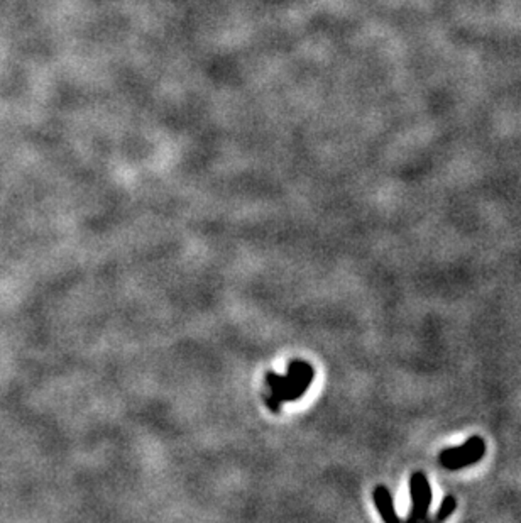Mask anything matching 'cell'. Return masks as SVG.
<instances>
[{
	"mask_svg": "<svg viewBox=\"0 0 521 523\" xmlns=\"http://www.w3.org/2000/svg\"><path fill=\"white\" fill-rule=\"evenodd\" d=\"M486 456V442L479 435H473L464 444L447 447L440 452V464L448 471H460L477 464Z\"/></svg>",
	"mask_w": 521,
	"mask_h": 523,
	"instance_id": "2",
	"label": "cell"
},
{
	"mask_svg": "<svg viewBox=\"0 0 521 523\" xmlns=\"http://www.w3.org/2000/svg\"><path fill=\"white\" fill-rule=\"evenodd\" d=\"M315 378V369L305 361H293L288 366V374L281 376L276 373L266 374V383L271 395L266 398V403L273 412L280 410V405L284 401L298 400L310 388Z\"/></svg>",
	"mask_w": 521,
	"mask_h": 523,
	"instance_id": "1",
	"label": "cell"
},
{
	"mask_svg": "<svg viewBox=\"0 0 521 523\" xmlns=\"http://www.w3.org/2000/svg\"><path fill=\"white\" fill-rule=\"evenodd\" d=\"M372 499H374V506L378 510L379 517L383 518L386 523H399V517L396 513V508H394L393 495L387 490L386 486L379 484L372 491Z\"/></svg>",
	"mask_w": 521,
	"mask_h": 523,
	"instance_id": "4",
	"label": "cell"
},
{
	"mask_svg": "<svg viewBox=\"0 0 521 523\" xmlns=\"http://www.w3.org/2000/svg\"><path fill=\"white\" fill-rule=\"evenodd\" d=\"M410 495H412V513L408 522H420L427 518L430 505H432V488L425 472L414 471L410 476Z\"/></svg>",
	"mask_w": 521,
	"mask_h": 523,
	"instance_id": "3",
	"label": "cell"
},
{
	"mask_svg": "<svg viewBox=\"0 0 521 523\" xmlns=\"http://www.w3.org/2000/svg\"><path fill=\"white\" fill-rule=\"evenodd\" d=\"M457 510V499L454 498L452 495H447L445 498L442 499V503H440V508L437 510V515H435V520L437 522H445L448 520V518L454 515V511Z\"/></svg>",
	"mask_w": 521,
	"mask_h": 523,
	"instance_id": "5",
	"label": "cell"
}]
</instances>
